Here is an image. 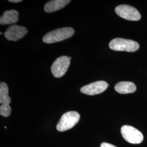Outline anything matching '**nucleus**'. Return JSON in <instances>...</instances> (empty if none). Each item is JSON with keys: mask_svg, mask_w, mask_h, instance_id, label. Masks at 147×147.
<instances>
[{"mask_svg": "<svg viewBox=\"0 0 147 147\" xmlns=\"http://www.w3.org/2000/svg\"><path fill=\"white\" fill-rule=\"evenodd\" d=\"M75 31L71 27H63L50 32L44 36L42 41L45 43L52 44L65 40L73 36Z\"/></svg>", "mask_w": 147, "mask_h": 147, "instance_id": "f257e3e1", "label": "nucleus"}, {"mask_svg": "<svg viewBox=\"0 0 147 147\" xmlns=\"http://www.w3.org/2000/svg\"><path fill=\"white\" fill-rule=\"evenodd\" d=\"M109 47L114 51L135 52L138 50L140 46L135 41L118 38L111 41Z\"/></svg>", "mask_w": 147, "mask_h": 147, "instance_id": "f03ea898", "label": "nucleus"}, {"mask_svg": "<svg viewBox=\"0 0 147 147\" xmlns=\"http://www.w3.org/2000/svg\"><path fill=\"white\" fill-rule=\"evenodd\" d=\"M80 116L76 111H69L61 117L56 126L58 131H65L73 127L79 122Z\"/></svg>", "mask_w": 147, "mask_h": 147, "instance_id": "7ed1b4c3", "label": "nucleus"}, {"mask_svg": "<svg viewBox=\"0 0 147 147\" xmlns=\"http://www.w3.org/2000/svg\"><path fill=\"white\" fill-rule=\"evenodd\" d=\"M121 134L123 138L131 144H140L143 141L144 137L142 132L135 127L125 125L121 128Z\"/></svg>", "mask_w": 147, "mask_h": 147, "instance_id": "20e7f679", "label": "nucleus"}, {"mask_svg": "<svg viewBox=\"0 0 147 147\" xmlns=\"http://www.w3.org/2000/svg\"><path fill=\"white\" fill-rule=\"evenodd\" d=\"M115 11L118 16L127 20L138 21L141 18L140 12L130 5H118L115 8Z\"/></svg>", "mask_w": 147, "mask_h": 147, "instance_id": "39448f33", "label": "nucleus"}, {"mask_svg": "<svg viewBox=\"0 0 147 147\" xmlns=\"http://www.w3.org/2000/svg\"><path fill=\"white\" fill-rule=\"evenodd\" d=\"M70 63L69 57L61 56L57 58L51 66V72L53 75L57 78L62 77L68 69Z\"/></svg>", "mask_w": 147, "mask_h": 147, "instance_id": "423d86ee", "label": "nucleus"}, {"mask_svg": "<svg viewBox=\"0 0 147 147\" xmlns=\"http://www.w3.org/2000/svg\"><path fill=\"white\" fill-rule=\"evenodd\" d=\"M109 87V84L104 81H99L82 87L80 91L88 95L99 94L104 92Z\"/></svg>", "mask_w": 147, "mask_h": 147, "instance_id": "0eeeda50", "label": "nucleus"}, {"mask_svg": "<svg viewBox=\"0 0 147 147\" xmlns=\"http://www.w3.org/2000/svg\"><path fill=\"white\" fill-rule=\"evenodd\" d=\"M27 32L26 27L13 25L8 28L4 35L7 40L16 42L24 37Z\"/></svg>", "mask_w": 147, "mask_h": 147, "instance_id": "6e6552de", "label": "nucleus"}, {"mask_svg": "<svg viewBox=\"0 0 147 147\" xmlns=\"http://www.w3.org/2000/svg\"><path fill=\"white\" fill-rule=\"evenodd\" d=\"M19 13L16 10L6 11L0 18L1 25L15 24L19 20Z\"/></svg>", "mask_w": 147, "mask_h": 147, "instance_id": "1a4fd4ad", "label": "nucleus"}, {"mask_svg": "<svg viewBox=\"0 0 147 147\" xmlns=\"http://www.w3.org/2000/svg\"><path fill=\"white\" fill-rule=\"evenodd\" d=\"M71 2L70 0H53L48 2L45 5L44 10L47 13H52L63 8Z\"/></svg>", "mask_w": 147, "mask_h": 147, "instance_id": "9d476101", "label": "nucleus"}, {"mask_svg": "<svg viewBox=\"0 0 147 147\" xmlns=\"http://www.w3.org/2000/svg\"><path fill=\"white\" fill-rule=\"evenodd\" d=\"M117 92L120 94H129L134 93L136 90L135 84L131 82L123 81L117 84L115 87Z\"/></svg>", "mask_w": 147, "mask_h": 147, "instance_id": "9b49d317", "label": "nucleus"}, {"mask_svg": "<svg viewBox=\"0 0 147 147\" xmlns=\"http://www.w3.org/2000/svg\"><path fill=\"white\" fill-rule=\"evenodd\" d=\"M9 89L7 84L3 82L0 84V103L2 104L9 105L11 102V98L8 95Z\"/></svg>", "mask_w": 147, "mask_h": 147, "instance_id": "f8f14e48", "label": "nucleus"}, {"mask_svg": "<svg viewBox=\"0 0 147 147\" xmlns=\"http://www.w3.org/2000/svg\"><path fill=\"white\" fill-rule=\"evenodd\" d=\"M11 109L9 105L2 104L0 106V115L4 117H8L11 115Z\"/></svg>", "mask_w": 147, "mask_h": 147, "instance_id": "ddd939ff", "label": "nucleus"}, {"mask_svg": "<svg viewBox=\"0 0 147 147\" xmlns=\"http://www.w3.org/2000/svg\"><path fill=\"white\" fill-rule=\"evenodd\" d=\"M100 147H117L110 144V143H106V142H103L100 145Z\"/></svg>", "mask_w": 147, "mask_h": 147, "instance_id": "4468645a", "label": "nucleus"}, {"mask_svg": "<svg viewBox=\"0 0 147 147\" xmlns=\"http://www.w3.org/2000/svg\"><path fill=\"white\" fill-rule=\"evenodd\" d=\"M9 1L13 3H19V2H21L22 1L21 0H9Z\"/></svg>", "mask_w": 147, "mask_h": 147, "instance_id": "2eb2a0df", "label": "nucleus"}]
</instances>
